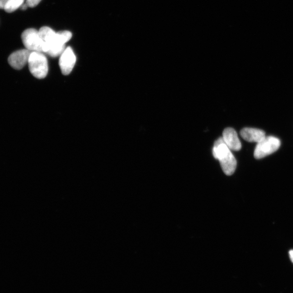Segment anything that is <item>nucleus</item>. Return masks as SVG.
Wrapping results in <instances>:
<instances>
[{"label":"nucleus","mask_w":293,"mask_h":293,"mask_svg":"<svg viewBox=\"0 0 293 293\" xmlns=\"http://www.w3.org/2000/svg\"><path fill=\"white\" fill-rule=\"evenodd\" d=\"M39 32L43 41L42 52L52 57L61 56L66 49L65 44L72 36L70 31H63L56 33L47 26L42 27Z\"/></svg>","instance_id":"1"},{"label":"nucleus","mask_w":293,"mask_h":293,"mask_svg":"<svg viewBox=\"0 0 293 293\" xmlns=\"http://www.w3.org/2000/svg\"><path fill=\"white\" fill-rule=\"evenodd\" d=\"M231 150L224 143L222 137L215 141L212 154L221 164L222 170L227 176L233 175L236 171L237 161Z\"/></svg>","instance_id":"2"},{"label":"nucleus","mask_w":293,"mask_h":293,"mask_svg":"<svg viewBox=\"0 0 293 293\" xmlns=\"http://www.w3.org/2000/svg\"><path fill=\"white\" fill-rule=\"evenodd\" d=\"M29 69L32 75L38 79H43L49 72L48 59L42 52H32L29 60Z\"/></svg>","instance_id":"3"},{"label":"nucleus","mask_w":293,"mask_h":293,"mask_svg":"<svg viewBox=\"0 0 293 293\" xmlns=\"http://www.w3.org/2000/svg\"><path fill=\"white\" fill-rule=\"evenodd\" d=\"M281 146L280 140L274 136H265L256 145L254 157L256 159H262L276 152Z\"/></svg>","instance_id":"4"},{"label":"nucleus","mask_w":293,"mask_h":293,"mask_svg":"<svg viewBox=\"0 0 293 293\" xmlns=\"http://www.w3.org/2000/svg\"><path fill=\"white\" fill-rule=\"evenodd\" d=\"M21 39L25 48L29 51L42 52L43 41L39 31L34 29H27L23 32Z\"/></svg>","instance_id":"5"},{"label":"nucleus","mask_w":293,"mask_h":293,"mask_svg":"<svg viewBox=\"0 0 293 293\" xmlns=\"http://www.w3.org/2000/svg\"><path fill=\"white\" fill-rule=\"evenodd\" d=\"M76 57L70 47L64 50L59 59V66L63 75H68L72 72L75 65Z\"/></svg>","instance_id":"6"},{"label":"nucleus","mask_w":293,"mask_h":293,"mask_svg":"<svg viewBox=\"0 0 293 293\" xmlns=\"http://www.w3.org/2000/svg\"><path fill=\"white\" fill-rule=\"evenodd\" d=\"M31 51L27 49L18 50L12 53L8 61L10 65L16 70H21L29 63Z\"/></svg>","instance_id":"7"},{"label":"nucleus","mask_w":293,"mask_h":293,"mask_svg":"<svg viewBox=\"0 0 293 293\" xmlns=\"http://www.w3.org/2000/svg\"><path fill=\"white\" fill-rule=\"evenodd\" d=\"M222 138L224 143L232 150L239 151L242 148L241 141L236 131L232 128H227L223 131Z\"/></svg>","instance_id":"8"},{"label":"nucleus","mask_w":293,"mask_h":293,"mask_svg":"<svg viewBox=\"0 0 293 293\" xmlns=\"http://www.w3.org/2000/svg\"><path fill=\"white\" fill-rule=\"evenodd\" d=\"M242 138L250 143H259L265 137L262 130L256 128H245L240 132Z\"/></svg>","instance_id":"9"},{"label":"nucleus","mask_w":293,"mask_h":293,"mask_svg":"<svg viewBox=\"0 0 293 293\" xmlns=\"http://www.w3.org/2000/svg\"><path fill=\"white\" fill-rule=\"evenodd\" d=\"M25 0H8L4 11L7 13H12L21 7Z\"/></svg>","instance_id":"10"},{"label":"nucleus","mask_w":293,"mask_h":293,"mask_svg":"<svg viewBox=\"0 0 293 293\" xmlns=\"http://www.w3.org/2000/svg\"><path fill=\"white\" fill-rule=\"evenodd\" d=\"M42 0H27L26 3L29 7L33 8L38 5Z\"/></svg>","instance_id":"11"},{"label":"nucleus","mask_w":293,"mask_h":293,"mask_svg":"<svg viewBox=\"0 0 293 293\" xmlns=\"http://www.w3.org/2000/svg\"><path fill=\"white\" fill-rule=\"evenodd\" d=\"M8 0H0V9L4 10Z\"/></svg>","instance_id":"12"},{"label":"nucleus","mask_w":293,"mask_h":293,"mask_svg":"<svg viewBox=\"0 0 293 293\" xmlns=\"http://www.w3.org/2000/svg\"><path fill=\"white\" fill-rule=\"evenodd\" d=\"M289 254H290V259L291 260V261L293 263V250H290L289 252Z\"/></svg>","instance_id":"13"}]
</instances>
